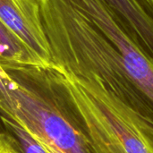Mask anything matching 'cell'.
I'll list each match as a JSON object with an SVG mask.
<instances>
[{
  "label": "cell",
  "instance_id": "5",
  "mask_svg": "<svg viewBox=\"0 0 153 153\" xmlns=\"http://www.w3.org/2000/svg\"><path fill=\"white\" fill-rule=\"evenodd\" d=\"M0 61L39 65L25 44L0 22Z\"/></svg>",
  "mask_w": 153,
  "mask_h": 153
},
{
  "label": "cell",
  "instance_id": "2",
  "mask_svg": "<svg viewBox=\"0 0 153 153\" xmlns=\"http://www.w3.org/2000/svg\"><path fill=\"white\" fill-rule=\"evenodd\" d=\"M0 110L48 153H98L65 74L53 66L0 61Z\"/></svg>",
  "mask_w": 153,
  "mask_h": 153
},
{
  "label": "cell",
  "instance_id": "9",
  "mask_svg": "<svg viewBox=\"0 0 153 153\" xmlns=\"http://www.w3.org/2000/svg\"><path fill=\"white\" fill-rule=\"evenodd\" d=\"M0 77L1 78H4V79H6L8 78V74H6V72L2 68V66L0 65Z\"/></svg>",
  "mask_w": 153,
  "mask_h": 153
},
{
  "label": "cell",
  "instance_id": "4",
  "mask_svg": "<svg viewBox=\"0 0 153 153\" xmlns=\"http://www.w3.org/2000/svg\"><path fill=\"white\" fill-rule=\"evenodd\" d=\"M153 61V16L140 0H105Z\"/></svg>",
  "mask_w": 153,
  "mask_h": 153
},
{
  "label": "cell",
  "instance_id": "7",
  "mask_svg": "<svg viewBox=\"0 0 153 153\" xmlns=\"http://www.w3.org/2000/svg\"><path fill=\"white\" fill-rule=\"evenodd\" d=\"M0 153H20L14 147L11 139L0 134Z\"/></svg>",
  "mask_w": 153,
  "mask_h": 153
},
{
  "label": "cell",
  "instance_id": "1",
  "mask_svg": "<svg viewBox=\"0 0 153 153\" xmlns=\"http://www.w3.org/2000/svg\"><path fill=\"white\" fill-rule=\"evenodd\" d=\"M52 65L122 106L153 142V61L105 0H40Z\"/></svg>",
  "mask_w": 153,
  "mask_h": 153
},
{
  "label": "cell",
  "instance_id": "3",
  "mask_svg": "<svg viewBox=\"0 0 153 153\" xmlns=\"http://www.w3.org/2000/svg\"><path fill=\"white\" fill-rule=\"evenodd\" d=\"M0 22L25 44L39 65L53 66L42 27L40 0H0Z\"/></svg>",
  "mask_w": 153,
  "mask_h": 153
},
{
  "label": "cell",
  "instance_id": "8",
  "mask_svg": "<svg viewBox=\"0 0 153 153\" xmlns=\"http://www.w3.org/2000/svg\"><path fill=\"white\" fill-rule=\"evenodd\" d=\"M143 5L147 8L149 13L153 16V0H140Z\"/></svg>",
  "mask_w": 153,
  "mask_h": 153
},
{
  "label": "cell",
  "instance_id": "6",
  "mask_svg": "<svg viewBox=\"0 0 153 153\" xmlns=\"http://www.w3.org/2000/svg\"><path fill=\"white\" fill-rule=\"evenodd\" d=\"M2 122L6 125L19 140L24 153H48L30 133L17 121L6 116H1Z\"/></svg>",
  "mask_w": 153,
  "mask_h": 153
}]
</instances>
